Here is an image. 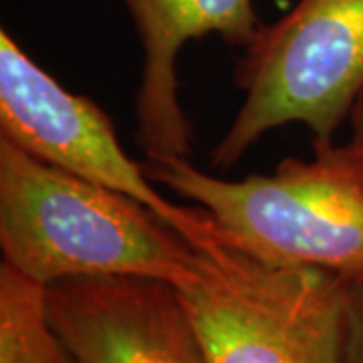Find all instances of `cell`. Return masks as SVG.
Returning <instances> with one entry per match:
<instances>
[{"label":"cell","mask_w":363,"mask_h":363,"mask_svg":"<svg viewBox=\"0 0 363 363\" xmlns=\"http://www.w3.org/2000/svg\"><path fill=\"white\" fill-rule=\"evenodd\" d=\"M0 248L40 285L138 274L186 286L196 248L142 202L79 178L0 138Z\"/></svg>","instance_id":"obj_1"},{"label":"cell","mask_w":363,"mask_h":363,"mask_svg":"<svg viewBox=\"0 0 363 363\" xmlns=\"http://www.w3.org/2000/svg\"><path fill=\"white\" fill-rule=\"evenodd\" d=\"M206 363H347L350 283L274 264L216 238L178 289Z\"/></svg>","instance_id":"obj_2"},{"label":"cell","mask_w":363,"mask_h":363,"mask_svg":"<svg viewBox=\"0 0 363 363\" xmlns=\"http://www.w3.org/2000/svg\"><path fill=\"white\" fill-rule=\"evenodd\" d=\"M145 174L206 208L218 240L257 259L363 281V188L315 157H286L269 176L222 180L190 157H145Z\"/></svg>","instance_id":"obj_3"},{"label":"cell","mask_w":363,"mask_h":363,"mask_svg":"<svg viewBox=\"0 0 363 363\" xmlns=\"http://www.w3.org/2000/svg\"><path fill=\"white\" fill-rule=\"evenodd\" d=\"M245 101L210 166L228 169L262 135L305 123L313 145L335 142L363 93V0H297L260 25L234 73Z\"/></svg>","instance_id":"obj_4"},{"label":"cell","mask_w":363,"mask_h":363,"mask_svg":"<svg viewBox=\"0 0 363 363\" xmlns=\"http://www.w3.org/2000/svg\"><path fill=\"white\" fill-rule=\"evenodd\" d=\"M0 138L142 202L194 248L218 236V224L206 208L178 206L160 194L143 164L121 147L111 117L89 97L67 91L6 28L0 30Z\"/></svg>","instance_id":"obj_5"},{"label":"cell","mask_w":363,"mask_h":363,"mask_svg":"<svg viewBox=\"0 0 363 363\" xmlns=\"http://www.w3.org/2000/svg\"><path fill=\"white\" fill-rule=\"evenodd\" d=\"M47 313L73 363H206L178 289L138 274L51 283Z\"/></svg>","instance_id":"obj_6"},{"label":"cell","mask_w":363,"mask_h":363,"mask_svg":"<svg viewBox=\"0 0 363 363\" xmlns=\"http://www.w3.org/2000/svg\"><path fill=\"white\" fill-rule=\"evenodd\" d=\"M143 49L135 119L145 157H190L194 131L178 97L182 47L208 35L247 47L260 28L252 0H121Z\"/></svg>","instance_id":"obj_7"},{"label":"cell","mask_w":363,"mask_h":363,"mask_svg":"<svg viewBox=\"0 0 363 363\" xmlns=\"http://www.w3.org/2000/svg\"><path fill=\"white\" fill-rule=\"evenodd\" d=\"M47 286L0 264V363H73L47 313Z\"/></svg>","instance_id":"obj_8"},{"label":"cell","mask_w":363,"mask_h":363,"mask_svg":"<svg viewBox=\"0 0 363 363\" xmlns=\"http://www.w3.org/2000/svg\"><path fill=\"white\" fill-rule=\"evenodd\" d=\"M315 147V160L333 174L353 180L363 188V93L350 116V138Z\"/></svg>","instance_id":"obj_9"},{"label":"cell","mask_w":363,"mask_h":363,"mask_svg":"<svg viewBox=\"0 0 363 363\" xmlns=\"http://www.w3.org/2000/svg\"><path fill=\"white\" fill-rule=\"evenodd\" d=\"M347 363H363V281L350 283Z\"/></svg>","instance_id":"obj_10"}]
</instances>
